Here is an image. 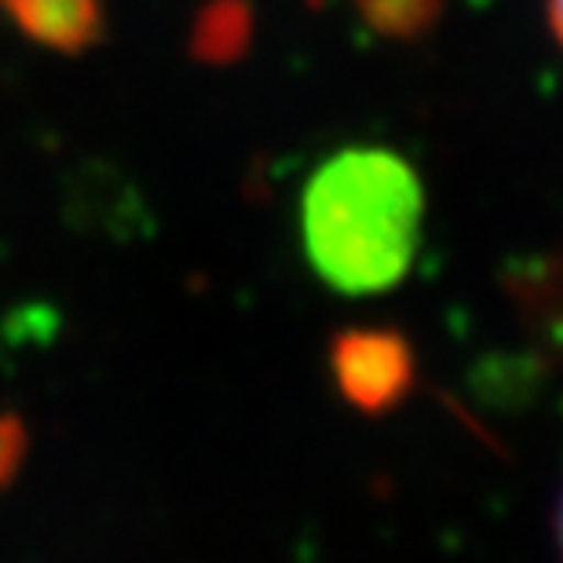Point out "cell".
I'll use <instances>...</instances> for the list:
<instances>
[{
	"label": "cell",
	"instance_id": "5",
	"mask_svg": "<svg viewBox=\"0 0 563 563\" xmlns=\"http://www.w3.org/2000/svg\"><path fill=\"white\" fill-rule=\"evenodd\" d=\"M549 22H553L556 41L563 44V0H549Z\"/></svg>",
	"mask_w": 563,
	"mask_h": 563
},
{
	"label": "cell",
	"instance_id": "3",
	"mask_svg": "<svg viewBox=\"0 0 563 563\" xmlns=\"http://www.w3.org/2000/svg\"><path fill=\"white\" fill-rule=\"evenodd\" d=\"M33 41L59 52H85L103 33L99 0H0Z\"/></svg>",
	"mask_w": 563,
	"mask_h": 563
},
{
	"label": "cell",
	"instance_id": "2",
	"mask_svg": "<svg viewBox=\"0 0 563 563\" xmlns=\"http://www.w3.org/2000/svg\"><path fill=\"white\" fill-rule=\"evenodd\" d=\"M330 374L347 407L358 413H388L413 391L418 358L399 330L355 325L330 341Z\"/></svg>",
	"mask_w": 563,
	"mask_h": 563
},
{
	"label": "cell",
	"instance_id": "6",
	"mask_svg": "<svg viewBox=\"0 0 563 563\" xmlns=\"http://www.w3.org/2000/svg\"><path fill=\"white\" fill-rule=\"evenodd\" d=\"M553 531H556V549H560V563H563V487H560L556 512H553Z\"/></svg>",
	"mask_w": 563,
	"mask_h": 563
},
{
	"label": "cell",
	"instance_id": "4",
	"mask_svg": "<svg viewBox=\"0 0 563 563\" xmlns=\"http://www.w3.org/2000/svg\"><path fill=\"white\" fill-rule=\"evenodd\" d=\"M516 292H520L538 330L553 341V347H563V256L545 261L542 267H531L520 278Z\"/></svg>",
	"mask_w": 563,
	"mask_h": 563
},
{
	"label": "cell",
	"instance_id": "1",
	"mask_svg": "<svg viewBox=\"0 0 563 563\" xmlns=\"http://www.w3.org/2000/svg\"><path fill=\"white\" fill-rule=\"evenodd\" d=\"M424 234L421 176L388 146H344L300 195V242L311 272L344 297L407 282Z\"/></svg>",
	"mask_w": 563,
	"mask_h": 563
}]
</instances>
